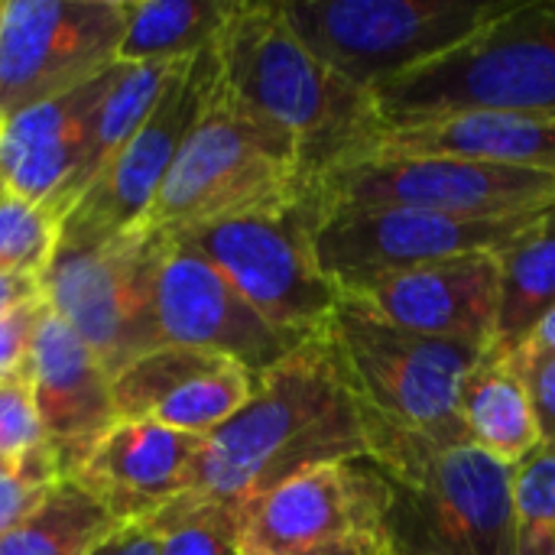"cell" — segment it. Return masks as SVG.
I'll return each instance as SVG.
<instances>
[{
	"label": "cell",
	"mask_w": 555,
	"mask_h": 555,
	"mask_svg": "<svg viewBox=\"0 0 555 555\" xmlns=\"http://www.w3.org/2000/svg\"><path fill=\"white\" fill-rule=\"evenodd\" d=\"M367 449L364 410L319 332L257 374L247 403L202 439L192 491L244 507L306 468L361 462Z\"/></svg>",
	"instance_id": "obj_1"
},
{
	"label": "cell",
	"mask_w": 555,
	"mask_h": 555,
	"mask_svg": "<svg viewBox=\"0 0 555 555\" xmlns=\"http://www.w3.org/2000/svg\"><path fill=\"white\" fill-rule=\"evenodd\" d=\"M211 52L218 94L286 137L312 185L377 127L371 94L315 59L280 3L231 0Z\"/></svg>",
	"instance_id": "obj_2"
},
{
	"label": "cell",
	"mask_w": 555,
	"mask_h": 555,
	"mask_svg": "<svg viewBox=\"0 0 555 555\" xmlns=\"http://www.w3.org/2000/svg\"><path fill=\"white\" fill-rule=\"evenodd\" d=\"M367 420V462L390 491L393 555H517L514 468L475 442H436Z\"/></svg>",
	"instance_id": "obj_3"
},
{
	"label": "cell",
	"mask_w": 555,
	"mask_h": 555,
	"mask_svg": "<svg viewBox=\"0 0 555 555\" xmlns=\"http://www.w3.org/2000/svg\"><path fill=\"white\" fill-rule=\"evenodd\" d=\"M377 127L449 114H555V0H511L459 49L371 91Z\"/></svg>",
	"instance_id": "obj_4"
},
{
	"label": "cell",
	"mask_w": 555,
	"mask_h": 555,
	"mask_svg": "<svg viewBox=\"0 0 555 555\" xmlns=\"http://www.w3.org/2000/svg\"><path fill=\"white\" fill-rule=\"evenodd\" d=\"M315 195L299 150L211 88L140 228L182 234L202 224L283 211Z\"/></svg>",
	"instance_id": "obj_5"
},
{
	"label": "cell",
	"mask_w": 555,
	"mask_h": 555,
	"mask_svg": "<svg viewBox=\"0 0 555 555\" xmlns=\"http://www.w3.org/2000/svg\"><path fill=\"white\" fill-rule=\"evenodd\" d=\"M325 332L364 416L436 442H468L459 397L485 351L397 328L345 296Z\"/></svg>",
	"instance_id": "obj_6"
},
{
	"label": "cell",
	"mask_w": 555,
	"mask_h": 555,
	"mask_svg": "<svg viewBox=\"0 0 555 555\" xmlns=\"http://www.w3.org/2000/svg\"><path fill=\"white\" fill-rule=\"evenodd\" d=\"M511 0H286L293 33L361 91L406 75L491 23Z\"/></svg>",
	"instance_id": "obj_7"
},
{
	"label": "cell",
	"mask_w": 555,
	"mask_h": 555,
	"mask_svg": "<svg viewBox=\"0 0 555 555\" xmlns=\"http://www.w3.org/2000/svg\"><path fill=\"white\" fill-rule=\"evenodd\" d=\"M315 195L263 215L228 218L169 234L218 267L231 286L283 335L306 341L332 322L341 286L315 254Z\"/></svg>",
	"instance_id": "obj_8"
},
{
	"label": "cell",
	"mask_w": 555,
	"mask_h": 555,
	"mask_svg": "<svg viewBox=\"0 0 555 555\" xmlns=\"http://www.w3.org/2000/svg\"><path fill=\"white\" fill-rule=\"evenodd\" d=\"M163 234L133 228L88 244H59L42 270L52 312L91 348L114 380L163 345L156 322V270Z\"/></svg>",
	"instance_id": "obj_9"
},
{
	"label": "cell",
	"mask_w": 555,
	"mask_h": 555,
	"mask_svg": "<svg viewBox=\"0 0 555 555\" xmlns=\"http://www.w3.org/2000/svg\"><path fill=\"white\" fill-rule=\"evenodd\" d=\"M555 205V172L442 156L358 159L315 182L319 221L348 208H420L468 218H507Z\"/></svg>",
	"instance_id": "obj_10"
},
{
	"label": "cell",
	"mask_w": 555,
	"mask_h": 555,
	"mask_svg": "<svg viewBox=\"0 0 555 555\" xmlns=\"http://www.w3.org/2000/svg\"><path fill=\"white\" fill-rule=\"evenodd\" d=\"M127 20L130 0H3L0 124L117 65Z\"/></svg>",
	"instance_id": "obj_11"
},
{
	"label": "cell",
	"mask_w": 555,
	"mask_h": 555,
	"mask_svg": "<svg viewBox=\"0 0 555 555\" xmlns=\"http://www.w3.org/2000/svg\"><path fill=\"white\" fill-rule=\"evenodd\" d=\"M390 491L367 459L293 475L241 507V555H338L390 550Z\"/></svg>",
	"instance_id": "obj_12"
},
{
	"label": "cell",
	"mask_w": 555,
	"mask_h": 555,
	"mask_svg": "<svg viewBox=\"0 0 555 555\" xmlns=\"http://www.w3.org/2000/svg\"><path fill=\"white\" fill-rule=\"evenodd\" d=\"M215 88L211 46L182 59L169 75L156 107L117 159L91 182V189L59 221V244H88L117 237L143 224L156 192L163 189L182 143L202 120Z\"/></svg>",
	"instance_id": "obj_13"
},
{
	"label": "cell",
	"mask_w": 555,
	"mask_h": 555,
	"mask_svg": "<svg viewBox=\"0 0 555 555\" xmlns=\"http://www.w3.org/2000/svg\"><path fill=\"white\" fill-rule=\"evenodd\" d=\"M546 211V208H543ZM540 211L507 218H468L420 208H348L325 215L315 228L322 270L341 286L455 260L468 254H498Z\"/></svg>",
	"instance_id": "obj_14"
},
{
	"label": "cell",
	"mask_w": 555,
	"mask_h": 555,
	"mask_svg": "<svg viewBox=\"0 0 555 555\" xmlns=\"http://www.w3.org/2000/svg\"><path fill=\"white\" fill-rule=\"evenodd\" d=\"M156 322L163 345L215 351L250 374L270 371L302 345L276 332L218 267L169 234L156 270Z\"/></svg>",
	"instance_id": "obj_15"
},
{
	"label": "cell",
	"mask_w": 555,
	"mask_h": 555,
	"mask_svg": "<svg viewBox=\"0 0 555 555\" xmlns=\"http://www.w3.org/2000/svg\"><path fill=\"white\" fill-rule=\"evenodd\" d=\"M341 296L397 328L488 351L501 306L498 254H468L384 273L341 289Z\"/></svg>",
	"instance_id": "obj_16"
},
{
	"label": "cell",
	"mask_w": 555,
	"mask_h": 555,
	"mask_svg": "<svg viewBox=\"0 0 555 555\" xmlns=\"http://www.w3.org/2000/svg\"><path fill=\"white\" fill-rule=\"evenodd\" d=\"M254 380L257 374L224 354L159 345L111 380V397L117 420L208 436L247 403Z\"/></svg>",
	"instance_id": "obj_17"
},
{
	"label": "cell",
	"mask_w": 555,
	"mask_h": 555,
	"mask_svg": "<svg viewBox=\"0 0 555 555\" xmlns=\"http://www.w3.org/2000/svg\"><path fill=\"white\" fill-rule=\"evenodd\" d=\"M117 75L120 62L88 85L0 124V176L7 192L42 208L55 224L68 211L72 179L88 156L101 104Z\"/></svg>",
	"instance_id": "obj_18"
},
{
	"label": "cell",
	"mask_w": 555,
	"mask_h": 555,
	"mask_svg": "<svg viewBox=\"0 0 555 555\" xmlns=\"http://www.w3.org/2000/svg\"><path fill=\"white\" fill-rule=\"evenodd\" d=\"M29 380L42 446L52 452L62 478H75L98 442L114 429L117 413L107 371L52 306L36 332Z\"/></svg>",
	"instance_id": "obj_19"
},
{
	"label": "cell",
	"mask_w": 555,
	"mask_h": 555,
	"mask_svg": "<svg viewBox=\"0 0 555 555\" xmlns=\"http://www.w3.org/2000/svg\"><path fill=\"white\" fill-rule=\"evenodd\" d=\"M202 439L205 436L159 423L117 420L78 468L75 481L91 491L120 527H137L192 491Z\"/></svg>",
	"instance_id": "obj_20"
},
{
	"label": "cell",
	"mask_w": 555,
	"mask_h": 555,
	"mask_svg": "<svg viewBox=\"0 0 555 555\" xmlns=\"http://www.w3.org/2000/svg\"><path fill=\"white\" fill-rule=\"evenodd\" d=\"M403 159V156H442L488 166H514L555 172V114H501L472 111L449 114L400 127H374L345 163L358 159ZM338 163V166H345Z\"/></svg>",
	"instance_id": "obj_21"
},
{
	"label": "cell",
	"mask_w": 555,
	"mask_h": 555,
	"mask_svg": "<svg viewBox=\"0 0 555 555\" xmlns=\"http://www.w3.org/2000/svg\"><path fill=\"white\" fill-rule=\"evenodd\" d=\"M459 413L468 442L511 468L540 449L530 390L507 354H481L462 384Z\"/></svg>",
	"instance_id": "obj_22"
},
{
	"label": "cell",
	"mask_w": 555,
	"mask_h": 555,
	"mask_svg": "<svg viewBox=\"0 0 555 555\" xmlns=\"http://www.w3.org/2000/svg\"><path fill=\"white\" fill-rule=\"evenodd\" d=\"M501 306L488 354H511L527 341L537 322L555 309V205L498 250Z\"/></svg>",
	"instance_id": "obj_23"
},
{
	"label": "cell",
	"mask_w": 555,
	"mask_h": 555,
	"mask_svg": "<svg viewBox=\"0 0 555 555\" xmlns=\"http://www.w3.org/2000/svg\"><path fill=\"white\" fill-rule=\"evenodd\" d=\"M120 524L75 478H59L46 501L0 540V555H91Z\"/></svg>",
	"instance_id": "obj_24"
},
{
	"label": "cell",
	"mask_w": 555,
	"mask_h": 555,
	"mask_svg": "<svg viewBox=\"0 0 555 555\" xmlns=\"http://www.w3.org/2000/svg\"><path fill=\"white\" fill-rule=\"evenodd\" d=\"M228 3L231 0H130L117 62L143 65L198 55L215 42Z\"/></svg>",
	"instance_id": "obj_25"
},
{
	"label": "cell",
	"mask_w": 555,
	"mask_h": 555,
	"mask_svg": "<svg viewBox=\"0 0 555 555\" xmlns=\"http://www.w3.org/2000/svg\"><path fill=\"white\" fill-rule=\"evenodd\" d=\"M153 533L159 555H241V504L205 494H182L140 524Z\"/></svg>",
	"instance_id": "obj_26"
},
{
	"label": "cell",
	"mask_w": 555,
	"mask_h": 555,
	"mask_svg": "<svg viewBox=\"0 0 555 555\" xmlns=\"http://www.w3.org/2000/svg\"><path fill=\"white\" fill-rule=\"evenodd\" d=\"M59 224L36 205L3 195L0 198V273L42 276L55 250Z\"/></svg>",
	"instance_id": "obj_27"
},
{
	"label": "cell",
	"mask_w": 555,
	"mask_h": 555,
	"mask_svg": "<svg viewBox=\"0 0 555 555\" xmlns=\"http://www.w3.org/2000/svg\"><path fill=\"white\" fill-rule=\"evenodd\" d=\"M62 478L52 452L36 446L23 455L0 459V540L13 533Z\"/></svg>",
	"instance_id": "obj_28"
},
{
	"label": "cell",
	"mask_w": 555,
	"mask_h": 555,
	"mask_svg": "<svg viewBox=\"0 0 555 555\" xmlns=\"http://www.w3.org/2000/svg\"><path fill=\"white\" fill-rule=\"evenodd\" d=\"M517 533H555V452L537 449L514 465Z\"/></svg>",
	"instance_id": "obj_29"
},
{
	"label": "cell",
	"mask_w": 555,
	"mask_h": 555,
	"mask_svg": "<svg viewBox=\"0 0 555 555\" xmlns=\"http://www.w3.org/2000/svg\"><path fill=\"white\" fill-rule=\"evenodd\" d=\"M42 446L39 416L33 403V380L29 371L0 380V459L23 455Z\"/></svg>",
	"instance_id": "obj_30"
},
{
	"label": "cell",
	"mask_w": 555,
	"mask_h": 555,
	"mask_svg": "<svg viewBox=\"0 0 555 555\" xmlns=\"http://www.w3.org/2000/svg\"><path fill=\"white\" fill-rule=\"evenodd\" d=\"M46 312H49V299L39 293L36 299H26L23 306L10 309L0 319V380L29 371L36 332H39Z\"/></svg>",
	"instance_id": "obj_31"
},
{
	"label": "cell",
	"mask_w": 555,
	"mask_h": 555,
	"mask_svg": "<svg viewBox=\"0 0 555 555\" xmlns=\"http://www.w3.org/2000/svg\"><path fill=\"white\" fill-rule=\"evenodd\" d=\"M527 390H530V403L537 413V426H540V446L555 452V354H537L527 348H517L507 354Z\"/></svg>",
	"instance_id": "obj_32"
},
{
	"label": "cell",
	"mask_w": 555,
	"mask_h": 555,
	"mask_svg": "<svg viewBox=\"0 0 555 555\" xmlns=\"http://www.w3.org/2000/svg\"><path fill=\"white\" fill-rule=\"evenodd\" d=\"M91 555H159V546L146 527H120L101 550Z\"/></svg>",
	"instance_id": "obj_33"
},
{
	"label": "cell",
	"mask_w": 555,
	"mask_h": 555,
	"mask_svg": "<svg viewBox=\"0 0 555 555\" xmlns=\"http://www.w3.org/2000/svg\"><path fill=\"white\" fill-rule=\"evenodd\" d=\"M42 293V276L33 273H0V319L23 306L26 299H36Z\"/></svg>",
	"instance_id": "obj_34"
},
{
	"label": "cell",
	"mask_w": 555,
	"mask_h": 555,
	"mask_svg": "<svg viewBox=\"0 0 555 555\" xmlns=\"http://www.w3.org/2000/svg\"><path fill=\"white\" fill-rule=\"evenodd\" d=\"M520 348L537 351V354H555V309H550V312L537 322V328L527 335V341H524ZM514 351H517V348H514Z\"/></svg>",
	"instance_id": "obj_35"
},
{
	"label": "cell",
	"mask_w": 555,
	"mask_h": 555,
	"mask_svg": "<svg viewBox=\"0 0 555 555\" xmlns=\"http://www.w3.org/2000/svg\"><path fill=\"white\" fill-rule=\"evenodd\" d=\"M517 555H555V533H517Z\"/></svg>",
	"instance_id": "obj_36"
},
{
	"label": "cell",
	"mask_w": 555,
	"mask_h": 555,
	"mask_svg": "<svg viewBox=\"0 0 555 555\" xmlns=\"http://www.w3.org/2000/svg\"><path fill=\"white\" fill-rule=\"evenodd\" d=\"M338 555H393L390 550H354V553H338Z\"/></svg>",
	"instance_id": "obj_37"
},
{
	"label": "cell",
	"mask_w": 555,
	"mask_h": 555,
	"mask_svg": "<svg viewBox=\"0 0 555 555\" xmlns=\"http://www.w3.org/2000/svg\"><path fill=\"white\" fill-rule=\"evenodd\" d=\"M7 195V182H3V176H0V198Z\"/></svg>",
	"instance_id": "obj_38"
},
{
	"label": "cell",
	"mask_w": 555,
	"mask_h": 555,
	"mask_svg": "<svg viewBox=\"0 0 555 555\" xmlns=\"http://www.w3.org/2000/svg\"><path fill=\"white\" fill-rule=\"evenodd\" d=\"M0 16H3V0H0Z\"/></svg>",
	"instance_id": "obj_39"
}]
</instances>
